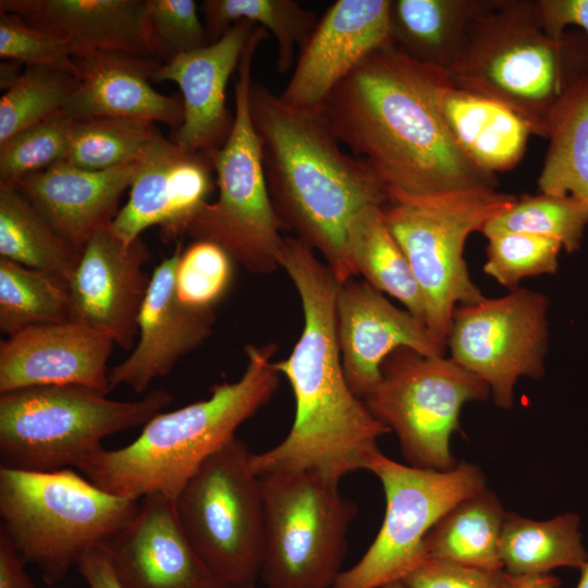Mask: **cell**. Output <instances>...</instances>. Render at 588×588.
Returning <instances> with one entry per match:
<instances>
[{
  "label": "cell",
  "mask_w": 588,
  "mask_h": 588,
  "mask_svg": "<svg viewBox=\"0 0 588 588\" xmlns=\"http://www.w3.org/2000/svg\"><path fill=\"white\" fill-rule=\"evenodd\" d=\"M438 69L392 42L370 53L319 108L334 137L369 166L388 195L498 187L452 137L439 111Z\"/></svg>",
  "instance_id": "6da1fadb"
},
{
  "label": "cell",
  "mask_w": 588,
  "mask_h": 588,
  "mask_svg": "<svg viewBox=\"0 0 588 588\" xmlns=\"http://www.w3.org/2000/svg\"><path fill=\"white\" fill-rule=\"evenodd\" d=\"M279 266L301 299L304 326L286 358L274 362L289 381L295 415L287 436L275 446L252 453L258 476L315 471L332 482L367 470L379 452L378 440L391 432L350 388L335 329L341 283L315 250L297 237H283Z\"/></svg>",
  "instance_id": "7a4b0ae2"
},
{
  "label": "cell",
  "mask_w": 588,
  "mask_h": 588,
  "mask_svg": "<svg viewBox=\"0 0 588 588\" xmlns=\"http://www.w3.org/2000/svg\"><path fill=\"white\" fill-rule=\"evenodd\" d=\"M249 108L269 196L284 230L319 252L341 284L353 279L347 228L366 206L388 201L385 187L367 163L342 149L320 109L292 107L256 82Z\"/></svg>",
  "instance_id": "3957f363"
},
{
  "label": "cell",
  "mask_w": 588,
  "mask_h": 588,
  "mask_svg": "<svg viewBox=\"0 0 588 588\" xmlns=\"http://www.w3.org/2000/svg\"><path fill=\"white\" fill-rule=\"evenodd\" d=\"M275 351V344L246 345V367L236 381L215 384L205 400L160 412L130 444L100 446L75 469L115 495L175 500L204 462L272 397L280 381Z\"/></svg>",
  "instance_id": "277c9868"
},
{
  "label": "cell",
  "mask_w": 588,
  "mask_h": 588,
  "mask_svg": "<svg viewBox=\"0 0 588 588\" xmlns=\"http://www.w3.org/2000/svg\"><path fill=\"white\" fill-rule=\"evenodd\" d=\"M588 72V36L566 29L550 36L537 0H493L473 22L448 69L457 87L518 114L532 135L547 138L551 117L571 85Z\"/></svg>",
  "instance_id": "5b68a950"
},
{
  "label": "cell",
  "mask_w": 588,
  "mask_h": 588,
  "mask_svg": "<svg viewBox=\"0 0 588 588\" xmlns=\"http://www.w3.org/2000/svg\"><path fill=\"white\" fill-rule=\"evenodd\" d=\"M73 469L0 466V530L47 585L62 580L86 552L106 544L140 502L107 492Z\"/></svg>",
  "instance_id": "8992f818"
},
{
  "label": "cell",
  "mask_w": 588,
  "mask_h": 588,
  "mask_svg": "<svg viewBox=\"0 0 588 588\" xmlns=\"http://www.w3.org/2000/svg\"><path fill=\"white\" fill-rule=\"evenodd\" d=\"M173 401L151 390L117 401L83 387H37L0 394V466L52 471L76 468L111 434L144 426Z\"/></svg>",
  "instance_id": "52a82bcc"
},
{
  "label": "cell",
  "mask_w": 588,
  "mask_h": 588,
  "mask_svg": "<svg viewBox=\"0 0 588 588\" xmlns=\"http://www.w3.org/2000/svg\"><path fill=\"white\" fill-rule=\"evenodd\" d=\"M516 198L494 188H468L429 195L392 193L382 206L385 224L422 292L426 323L445 346L458 304L485 298L464 259L466 240Z\"/></svg>",
  "instance_id": "ba28073f"
},
{
  "label": "cell",
  "mask_w": 588,
  "mask_h": 588,
  "mask_svg": "<svg viewBox=\"0 0 588 588\" xmlns=\"http://www.w3.org/2000/svg\"><path fill=\"white\" fill-rule=\"evenodd\" d=\"M268 36L256 25L240 60L234 86V120L225 143L209 157L218 196L206 203L186 228L195 241L221 246L231 258L253 273L278 269L284 230L269 196L262 164V147L250 108L252 64Z\"/></svg>",
  "instance_id": "9c48e42d"
},
{
  "label": "cell",
  "mask_w": 588,
  "mask_h": 588,
  "mask_svg": "<svg viewBox=\"0 0 588 588\" xmlns=\"http://www.w3.org/2000/svg\"><path fill=\"white\" fill-rule=\"evenodd\" d=\"M252 452L236 437L218 450L174 500L193 548L229 588H256L266 547L265 505Z\"/></svg>",
  "instance_id": "30bf717a"
},
{
  "label": "cell",
  "mask_w": 588,
  "mask_h": 588,
  "mask_svg": "<svg viewBox=\"0 0 588 588\" xmlns=\"http://www.w3.org/2000/svg\"><path fill=\"white\" fill-rule=\"evenodd\" d=\"M259 480L266 522L261 580L267 588H333L355 503L315 471L272 473Z\"/></svg>",
  "instance_id": "8fae6325"
},
{
  "label": "cell",
  "mask_w": 588,
  "mask_h": 588,
  "mask_svg": "<svg viewBox=\"0 0 588 588\" xmlns=\"http://www.w3.org/2000/svg\"><path fill=\"white\" fill-rule=\"evenodd\" d=\"M490 395L487 383L451 357L401 347L385 358L379 381L363 400L396 434L408 465L449 470L458 464L450 441L461 430L463 406Z\"/></svg>",
  "instance_id": "7c38bea8"
},
{
  "label": "cell",
  "mask_w": 588,
  "mask_h": 588,
  "mask_svg": "<svg viewBox=\"0 0 588 588\" xmlns=\"http://www.w3.org/2000/svg\"><path fill=\"white\" fill-rule=\"evenodd\" d=\"M367 470L382 485L384 518L367 551L341 572L333 588H381L402 581L427 559L425 538L439 519L487 488L482 470L467 462L434 470L395 462L379 451Z\"/></svg>",
  "instance_id": "4fadbf2b"
},
{
  "label": "cell",
  "mask_w": 588,
  "mask_h": 588,
  "mask_svg": "<svg viewBox=\"0 0 588 588\" xmlns=\"http://www.w3.org/2000/svg\"><path fill=\"white\" fill-rule=\"evenodd\" d=\"M549 299L525 287L497 298L458 305L446 335L450 357L488 384L494 403L509 409L520 377L544 373Z\"/></svg>",
  "instance_id": "5bb4252c"
},
{
  "label": "cell",
  "mask_w": 588,
  "mask_h": 588,
  "mask_svg": "<svg viewBox=\"0 0 588 588\" xmlns=\"http://www.w3.org/2000/svg\"><path fill=\"white\" fill-rule=\"evenodd\" d=\"M209 156L182 149L159 130L136 161L127 203L110 223L111 231L133 243L150 226L164 241L185 234L216 187Z\"/></svg>",
  "instance_id": "9a60e30c"
},
{
  "label": "cell",
  "mask_w": 588,
  "mask_h": 588,
  "mask_svg": "<svg viewBox=\"0 0 588 588\" xmlns=\"http://www.w3.org/2000/svg\"><path fill=\"white\" fill-rule=\"evenodd\" d=\"M150 259L139 237L125 243L110 229L97 230L82 249L69 282L72 320L108 335L131 350L138 335V317L150 278L143 266Z\"/></svg>",
  "instance_id": "2e32d148"
},
{
  "label": "cell",
  "mask_w": 588,
  "mask_h": 588,
  "mask_svg": "<svg viewBox=\"0 0 588 588\" xmlns=\"http://www.w3.org/2000/svg\"><path fill=\"white\" fill-rule=\"evenodd\" d=\"M391 0H338L317 22L279 95L287 105L319 109L370 53L389 45Z\"/></svg>",
  "instance_id": "e0dca14e"
},
{
  "label": "cell",
  "mask_w": 588,
  "mask_h": 588,
  "mask_svg": "<svg viewBox=\"0 0 588 588\" xmlns=\"http://www.w3.org/2000/svg\"><path fill=\"white\" fill-rule=\"evenodd\" d=\"M335 329L345 379L364 397L379 381L385 358L401 347L424 356H444L446 346L426 322L396 307L365 280L340 285Z\"/></svg>",
  "instance_id": "ac0fdd59"
},
{
  "label": "cell",
  "mask_w": 588,
  "mask_h": 588,
  "mask_svg": "<svg viewBox=\"0 0 588 588\" xmlns=\"http://www.w3.org/2000/svg\"><path fill=\"white\" fill-rule=\"evenodd\" d=\"M114 342L70 320L25 328L0 343V394L37 387H83L108 394Z\"/></svg>",
  "instance_id": "d6986e66"
},
{
  "label": "cell",
  "mask_w": 588,
  "mask_h": 588,
  "mask_svg": "<svg viewBox=\"0 0 588 588\" xmlns=\"http://www.w3.org/2000/svg\"><path fill=\"white\" fill-rule=\"evenodd\" d=\"M105 546L121 588H229L197 554L167 497L142 498Z\"/></svg>",
  "instance_id": "ffe728a7"
},
{
  "label": "cell",
  "mask_w": 588,
  "mask_h": 588,
  "mask_svg": "<svg viewBox=\"0 0 588 588\" xmlns=\"http://www.w3.org/2000/svg\"><path fill=\"white\" fill-rule=\"evenodd\" d=\"M181 253L179 246L150 275L138 317V341L128 357L110 370L111 390L126 385L146 394L156 379L169 375L182 357L211 335L213 308L187 306L177 297L175 275Z\"/></svg>",
  "instance_id": "44dd1931"
},
{
  "label": "cell",
  "mask_w": 588,
  "mask_h": 588,
  "mask_svg": "<svg viewBox=\"0 0 588 588\" xmlns=\"http://www.w3.org/2000/svg\"><path fill=\"white\" fill-rule=\"evenodd\" d=\"M255 27L240 21L218 40L177 54L154 72L152 82H174L182 91L184 119L172 139L182 149L210 156L228 139L234 114L226 108L225 89Z\"/></svg>",
  "instance_id": "7402d4cb"
},
{
  "label": "cell",
  "mask_w": 588,
  "mask_h": 588,
  "mask_svg": "<svg viewBox=\"0 0 588 588\" xmlns=\"http://www.w3.org/2000/svg\"><path fill=\"white\" fill-rule=\"evenodd\" d=\"M0 12L60 37L74 58L125 53L159 61L146 0H1Z\"/></svg>",
  "instance_id": "603a6c76"
},
{
  "label": "cell",
  "mask_w": 588,
  "mask_h": 588,
  "mask_svg": "<svg viewBox=\"0 0 588 588\" xmlns=\"http://www.w3.org/2000/svg\"><path fill=\"white\" fill-rule=\"evenodd\" d=\"M135 169L136 162L91 171L60 161L15 184L44 219L82 253L90 236L114 219Z\"/></svg>",
  "instance_id": "cb8c5ba5"
},
{
  "label": "cell",
  "mask_w": 588,
  "mask_h": 588,
  "mask_svg": "<svg viewBox=\"0 0 588 588\" xmlns=\"http://www.w3.org/2000/svg\"><path fill=\"white\" fill-rule=\"evenodd\" d=\"M78 84L62 114L74 121L112 117L159 122L177 130L182 100L151 85L157 60L125 53H91L74 58Z\"/></svg>",
  "instance_id": "d4e9b609"
},
{
  "label": "cell",
  "mask_w": 588,
  "mask_h": 588,
  "mask_svg": "<svg viewBox=\"0 0 588 588\" xmlns=\"http://www.w3.org/2000/svg\"><path fill=\"white\" fill-rule=\"evenodd\" d=\"M434 94L452 137L477 167L497 175L522 160L532 133L518 114L455 86L442 70L437 73Z\"/></svg>",
  "instance_id": "484cf974"
},
{
  "label": "cell",
  "mask_w": 588,
  "mask_h": 588,
  "mask_svg": "<svg viewBox=\"0 0 588 588\" xmlns=\"http://www.w3.org/2000/svg\"><path fill=\"white\" fill-rule=\"evenodd\" d=\"M493 0H391L392 44L411 60L448 71Z\"/></svg>",
  "instance_id": "4316f807"
},
{
  "label": "cell",
  "mask_w": 588,
  "mask_h": 588,
  "mask_svg": "<svg viewBox=\"0 0 588 588\" xmlns=\"http://www.w3.org/2000/svg\"><path fill=\"white\" fill-rule=\"evenodd\" d=\"M346 252L356 275L426 322V303L412 267L390 232L382 206L369 205L351 221ZM427 324V323H426Z\"/></svg>",
  "instance_id": "83f0119b"
},
{
  "label": "cell",
  "mask_w": 588,
  "mask_h": 588,
  "mask_svg": "<svg viewBox=\"0 0 588 588\" xmlns=\"http://www.w3.org/2000/svg\"><path fill=\"white\" fill-rule=\"evenodd\" d=\"M506 512L485 488L453 506L427 534L426 558L485 571H503L500 540Z\"/></svg>",
  "instance_id": "f1b7e54d"
},
{
  "label": "cell",
  "mask_w": 588,
  "mask_h": 588,
  "mask_svg": "<svg viewBox=\"0 0 588 588\" xmlns=\"http://www.w3.org/2000/svg\"><path fill=\"white\" fill-rule=\"evenodd\" d=\"M500 558L503 571L511 576L546 575L559 567L581 571L588 553L579 531V517L566 513L535 520L506 512Z\"/></svg>",
  "instance_id": "f546056e"
},
{
  "label": "cell",
  "mask_w": 588,
  "mask_h": 588,
  "mask_svg": "<svg viewBox=\"0 0 588 588\" xmlns=\"http://www.w3.org/2000/svg\"><path fill=\"white\" fill-rule=\"evenodd\" d=\"M0 257L69 285L81 252L44 219L15 183L0 182Z\"/></svg>",
  "instance_id": "4dcf8cb0"
},
{
  "label": "cell",
  "mask_w": 588,
  "mask_h": 588,
  "mask_svg": "<svg viewBox=\"0 0 588 588\" xmlns=\"http://www.w3.org/2000/svg\"><path fill=\"white\" fill-rule=\"evenodd\" d=\"M539 193L572 195L588 206V72L566 90L548 130Z\"/></svg>",
  "instance_id": "1f68e13d"
},
{
  "label": "cell",
  "mask_w": 588,
  "mask_h": 588,
  "mask_svg": "<svg viewBox=\"0 0 588 588\" xmlns=\"http://www.w3.org/2000/svg\"><path fill=\"white\" fill-rule=\"evenodd\" d=\"M204 24L211 42L233 24L247 21L271 32L278 45L277 70L286 74L296 62V51L308 40L317 15L295 0H205Z\"/></svg>",
  "instance_id": "d6a6232c"
},
{
  "label": "cell",
  "mask_w": 588,
  "mask_h": 588,
  "mask_svg": "<svg viewBox=\"0 0 588 588\" xmlns=\"http://www.w3.org/2000/svg\"><path fill=\"white\" fill-rule=\"evenodd\" d=\"M72 320L69 285L39 270L0 257V331Z\"/></svg>",
  "instance_id": "836d02e7"
},
{
  "label": "cell",
  "mask_w": 588,
  "mask_h": 588,
  "mask_svg": "<svg viewBox=\"0 0 588 588\" xmlns=\"http://www.w3.org/2000/svg\"><path fill=\"white\" fill-rule=\"evenodd\" d=\"M588 226V206L572 195L538 193L517 197L506 210L490 219L480 231L522 232L556 240L567 254L581 247Z\"/></svg>",
  "instance_id": "e575fe53"
},
{
  "label": "cell",
  "mask_w": 588,
  "mask_h": 588,
  "mask_svg": "<svg viewBox=\"0 0 588 588\" xmlns=\"http://www.w3.org/2000/svg\"><path fill=\"white\" fill-rule=\"evenodd\" d=\"M158 131L154 122L102 117L75 121L63 161L103 171L136 162Z\"/></svg>",
  "instance_id": "d590c367"
},
{
  "label": "cell",
  "mask_w": 588,
  "mask_h": 588,
  "mask_svg": "<svg viewBox=\"0 0 588 588\" xmlns=\"http://www.w3.org/2000/svg\"><path fill=\"white\" fill-rule=\"evenodd\" d=\"M75 74L51 66L25 65L0 99V143L62 113L76 89Z\"/></svg>",
  "instance_id": "8d00e7d4"
},
{
  "label": "cell",
  "mask_w": 588,
  "mask_h": 588,
  "mask_svg": "<svg viewBox=\"0 0 588 588\" xmlns=\"http://www.w3.org/2000/svg\"><path fill=\"white\" fill-rule=\"evenodd\" d=\"M486 238L483 271L509 291L526 278L558 271L563 247L556 240L522 232H497Z\"/></svg>",
  "instance_id": "74e56055"
},
{
  "label": "cell",
  "mask_w": 588,
  "mask_h": 588,
  "mask_svg": "<svg viewBox=\"0 0 588 588\" xmlns=\"http://www.w3.org/2000/svg\"><path fill=\"white\" fill-rule=\"evenodd\" d=\"M75 121L62 113L34 124L0 143V182L19 180L63 161Z\"/></svg>",
  "instance_id": "f35d334b"
},
{
  "label": "cell",
  "mask_w": 588,
  "mask_h": 588,
  "mask_svg": "<svg viewBox=\"0 0 588 588\" xmlns=\"http://www.w3.org/2000/svg\"><path fill=\"white\" fill-rule=\"evenodd\" d=\"M233 259L218 244L194 241L182 250L175 275L179 299L192 307L212 308L228 291Z\"/></svg>",
  "instance_id": "ab89813d"
},
{
  "label": "cell",
  "mask_w": 588,
  "mask_h": 588,
  "mask_svg": "<svg viewBox=\"0 0 588 588\" xmlns=\"http://www.w3.org/2000/svg\"><path fill=\"white\" fill-rule=\"evenodd\" d=\"M146 12L161 63L211 42L193 0H146Z\"/></svg>",
  "instance_id": "60d3db41"
},
{
  "label": "cell",
  "mask_w": 588,
  "mask_h": 588,
  "mask_svg": "<svg viewBox=\"0 0 588 588\" xmlns=\"http://www.w3.org/2000/svg\"><path fill=\"white\" fill-rule=\"evenodd\" d=\"M0 57L24 65L57 68L77 76L66 41L13 13L0 12Z\"/></svg>",
  "instance_id": "b9f144b4"
},
{
  "label": "cell",
  "mask_w": 588,
  "mask_h": 588,
  "mask_svg": "<svg viewBox=\"0 0 588 588\" xmlns=\"http://www.w3.org/2000/svg\"><path fill=\"white\" fill-rule=\"evenodd\" d=\"M503 571L492 572L426 559L402 580L407 588H501Z\"/></svg>",
  "instance_id": "7bdbcfd3"
},
{
  "label": "cell",
  "mask_w": 588,
  "mask_h": 588,
  "mask_svg": "<svg viewBox=\"0 0 588 588\" xmlns=\"http://www.w3.org/2000/svg\"><path fill=\"white\" fill-rule=\"evenodd\" d=\"M546 32L561 37L569 26L588 36V0H537Z\"/></svg>",
  "instance_id": "ee69618b"
},
{
  "label": "cell",
  "mask_w": 588,
  "mask_h": 588,
  "mask_svg": "<svg viewBox=\"0 0 588 588\" xmlns=\"http://www.w3.org/2000/svg\"><path fill=\"white\" fill-rule=\"evenodd\" d=\"M77 568L88 588H121L105 544L86 552Z\"/></svg>",
  "instance_id": "f6af8a7d"
},
{
  "label": "cell",
  "mask_w": 588,
  "mask_h": 588,
  "mask_svg": "<svg viewBox=\"0 0 588 588\" xmlns=\"http://www.w3.org/2000/svg\"><path fill=\"white\" fill-rule=\"evenodd\" d=\"M26 562L0 530V588H35Z\"/></svg>",
  "instance_id": "bcb514c9"
},
{
  "label": "cell",
  "mask_w": 588,
  "mask_h": 588,
  "mask_svg": "<svg viewBox=\"0 0 588 588\" xmlns=\"http://www.w3.org/2000/svg\"><path fill=\"white\" fill-rule=\"evenodd\" d=\"M560 584V579L550 574L511 576L503 571L501 588H559Z\"/></svg>",
  "instance_id": "7dc6e473"
},
{
  "label": "cell",
  "mask_w": 588,
  "mask_h": 588,
  "mask_svg": "<svg viewBox=\"0 0 588 588\" xmlns=\"http://www.w3.org/2000/svg\"><path fill=\"white\" fill-rule=\"evenodd\" d=\"M21 62L14 60H5L0 65V87L4 91L9 89L21 76Z\"/></svg>",
  "instance_id": "c3c4849f"
},
{
  "label": "cell",
  "mask_w": 588,
  "mask_h": 588,
  "mask_svg": "<svg viewBox=\"0 0 588 588\" xmlns=\"http://www.w3.org/2000/svg\"><path fill=\"white\" fill-rule=\"evenodd\" d=\"M577 588H588V562L586 566L581 569V576Z\"/></svg>",
  "instance_id": "681fc988"
},
{
  "label": "cell",
  "mask_w": 588,
  "mask_h": 588,
  "mask_svg": "<svg viewBox=\"0 0 588 588\" xmlns=\"http://www.w3.org/2000/svg\"><path fill=\"white\" fill-rule=\"evenodd\" d=\"M381 588H407L403 581H394V583H391V584H388Z\"/></svg>",
  "instance_id": "f907efd6"
}]
</instances>
